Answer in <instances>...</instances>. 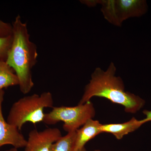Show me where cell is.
<instances>
[{
    "mask_svg": "<svg viewBox=\"0 0 151 151\" xmlns=\"http://www.w3.org/2000/svg\"><path fill=\"white\" fill-rule=\"evenodd\" d=\"M116 68L113 62L105 71L97 68L86 85L84 94L78 104L90 101L94 97H103L112 103L124 106L128 113H135L144 107L145 101L137 95L125 91L122 78L116 76Z\"/></svg>",
    "mask_w": 151,
    "mask_h": 151,
    "instance_id": "cell-1",
    "label": "cell"
},
{
    "mask_svg": "<svg viewBox=\"0 0 151 151\" xmlns=\"http://www.w3.org/2000/svg\"><path fill=\"white\" fill-rule=\"evenodd\" d=\"M12 28V43L6 62L17 76L21 92L27 94L34 86L32 70L37 63V47L30 40L27 24L19 15L15 19Z\"/></svg>",
    "mask_w": 151,
    "mask_h": 151,
    "instance_id": "cell-2",
    "label": "cell"
},
{
    "mask_svg": "<svg viewBox=\"0 0 151 151\" xmlns=\"http://www.w3.org/2000/svg\"><path fill=\"white\" fill-rule=\"evenodd\" d=\"M53 104V97L50 92L25 96L12 105L7 122L20 131L27 122L36 124L43 122L45 108H52Z\"/></svg>",
    "mask_w": 151,
    "mask_h": 151,
    "instance_id": "cell-3",
    "label": "cell"
},
{
    "mask_svg": "<svg viewBox=\"0 0 151 151\" xmlns=\"http://www.w3.org/2000/svg\"><path fill=\"white\" fill-rule=\"evenodd\" d=\"M80 2L90 7L101 5L104 18L117 26H121L123 22L130 18L144 15L148 11L145 0H84Z\"/></svg>",
    "mask_w": 151,
    "mask_h": 151,
    "instance_id": "cell-4",
    "label": "cell"
},
{
    "mask_svg": "<svg viewBox=\"0 0 151 151\" xmlns=\"http://www.w3.org/2000/svg\"><path fill=\"white\" fill-rule=\"evenodd\" d=\"M95 115L94 105L90 101L74 107H53L49 113H45L43 122L47 125H54L63 122V129L69 133L76 131Z\"/></svg>",
    "mask_w": 151,
    "mask_h": 151,
    "instance_id": "cell-5",
    "label": "cell"
},
{
    "mask_svg": "<svg viewBox=\"0 0 151 151\" xmlns=\"http://www.w3.org/2000/svg\"><path fill=\"white\" fill-rule=\"evenodd\" d=\"M61 137V132L58 128H48L41 132L32 130L24 151H51L53 143Z\"/></svg>",
    "mask_w": 151,
    "mask_h": 151,
    "instance_id": "cell-6",
    "label": "cell"
},
{
    "mask_svg": "<svg viewBox=\"0 0 151 151\" xmlns=\"http://www.w3.org/2000/svg\"><path fill=\"white\" fill-rule=\"evenodd\" d=\"M5 92L0 91V148L5 145L13 146L17 149L25 147L27 140L19 130L5 120L2 112V104Z\"/></svg>",
    "mask_w": 151,
    "mask_h": 151,
    "instance_id": "cell-7",
    "label": "cell"
},
{
    "mask_svg": "<svg viewBox=\"0 0 151 151\" xmlns=\"http://www.w3.org/2000/svg\"><path fill=\"white\" fill-rule=\"evenodd\" d=\"M102 125L99 121L90 119L80 129L76 130L75 151L84 148L86 143L102 133Z\"/></svg>",
    "mask_w": 151,
    "mask_h": 151,
    "instance_id": "cell-8",
    "label": "cell"
},
{
    "mask_svg": "<svg viewBox=\"0 0 151 151\" xmlns=\"http://www.w3.org/2000/svg\"><path fill=\"white\" fill-rule=\"evenodd\" d=\"M145 124V122L143 119L139 120L134 117L128 122L121 124H102L101 131L102 133L112 134L117 139L120 140L125 135L138 129Z\"/></svg>",
    "mask_w": 151,
    "mask_h": 151,
    "instance_id": "cell-9",
    "label": "cell"
},
{
    "mask_svg": "<svg viewBox=\"0 0 151 151\" xmlns=\"http://www.w3.org/2000/svg\"><path fill=\"white\" fill-rule=\"evenodd\" d=\"M19 84L18 78L13 69L5 61L0 59V91Z\"/></svg>",
    "mask_w": 151,
    "mask_h": 151,
    "instance_id": "cell-10",
    "label": "cell"
},
{
    "mask_svg": "<svg viewBox=\"0 0 151 151\" xmlns=\"http://www.w3.org/2000/svg\"><path fill=\"white\" fill-rule=\"evenodd\" d=\"M76 131L69 132L53 143L51 151H75Z\"/></svg>",
    "mask_w": 151,
    "mask_h": 151,
    "instance_id": "cell-11",
    "label": "cell"
},
{
    "mask_svg": "<svg viewBox=\"0 0 151 151\" xmlns=\"http://www.w3.org/2000/svg\"><path fill=\"white\" fill-rule=\"evenodd\" d=\"M12 40V35L6 37H0V59L2 60L6 61Z\"/></svg>",
    "mask_w": 151,
    "mask_h": 151,
    "instance_id": "cell-12",
    "label": "cell"
},
{
    "mask_svg": "<svg viewBox=\"0 0 151 151\" xmlns=\"http://www.w3.org/2000/svg\"><path fill=\"white\" fill-rule=\"evenodd\" d=\"M12 25L0 20V37H6L12 35Z\"/></svg>",
    "mask_w": 151,
    "mask_h": 151,
    "instance_id": "cell-13",
    "label": "cell"
},
{
    "mask_svg": "<svg viewBox=\"0 0 151 151\" xmlns=\"http://www.w3.org/2000/svg\"><path fill=\"white\" fill-rule=\"evenodd\" d=\"M143 113L146 116L145 118L143 119L145 123L147 122H151V110L148 111V110H145L143 111Z\"/></svg>",
    "mask_w": 151,
    "mask_h": 151,
    "instance_id": "cell-14",
    "label": "cell"
},
{
    "mask_svg": "<svg viewBox=\"0 0 151 151\" xmlns=\"http://www.w3.org/2000/svg\"><path fill=\"white\" fill-rule=\"evenodd\" d=\"M6 151H17V149L15 148H12L9 149V150H7Z\"/></svg>",
    "mask_w": 151,
    "mask_h": 151,
    "instance_id": "cell-15",
    "label": "cell"
},
{
    "mask_svg": "<svg viewBox=\"0 0 151 151\" xmlns=\"http://www.w3.org/2000/svg\"><path fill=\"white\" fill-rule=\"evenodd\" d=\"M78 151H88L87 150H86V149L85 148V147H84V148L81 149V150Z\"/></svg>",
    "mask_w": 151,
    "mask_h": 151,
    "instance_id": "cell-16",
    "label": "cell"
},
{
    "mask_svg": "<svg viewBox=\"0 0 151 151\" xmlns=\"http://www.w3.org/2000/svg\"><path fill=\"white\" fill-rule=\"evenodd\" d=\"M94 151H101L99 150H95Z\"/></svg>",
    "mask_w": 151,
    "mask_h": 151,
    "instance_id": "cell-17",
    "label": "cell"
}]
</instances>
